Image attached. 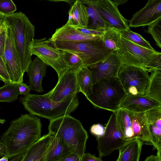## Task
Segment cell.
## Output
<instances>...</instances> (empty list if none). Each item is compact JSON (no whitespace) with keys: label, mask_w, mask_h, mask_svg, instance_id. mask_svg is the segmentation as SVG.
<instances>
[{"label":"cell","mask_w":161,"mask_h":161,"mask_svg":"<svg viewBox=\"0 0 161 161\" xmlns=\"http://www.w3.org/2000/svg\"><path fill=\"white\" fill-rule=\"evenodd\" d=\"M42 124L40 118L31 114H21L12 120L2 135L7 158L22 154L41 137Z\"/></svg>","instance_id":"cell-1"},{"label":"cell","mask_w":161,"mask_h":161,"mask_svg":"<svg viewBox=\"0 0 161 161\" xmlns=\"http://www.w3.org/2000/svg\"><path fill=\"white\" fill-rule=\"evenodd\" d=\"M75 94L60 102L51 100L47 94H29L21 97L20 102L30 114L49 120L60 117L69 115L78 107L79 97Z\"/></svg>","instance_id":"cell-2"},{"label":"cell","mask_w":161,"mask_h":161,"mask_svg":"<svg viewBox=\"0 0 161 161\" xmlns=\"http://www.w3.org/2000/svg\"><path fill=\"white\" fill-rule=\"evenodd\" d=\"M49 133L61 139L71 151L82 158L85 153L88 135L81 123L69 115L50 120Z\"/></svg>","instance_id":"cell-3"},{"label":"cell","mask_w":161,"mask_h":161,"mask_svg":"<svg viewBox=\"0 0 161 161\" xmlns=\"http://www.w3.org/2000/svg\"><path fill=\"white\" fill-rule=\"evenodd\" d=\"M4 20L11 27L23 73L27 72L32 60L31 47L34 39L35 27L22 12L5 15Z\"/></svg>","instance_id":"cell-4"},{"label":"cell","mask_w":161,"mask_h":161,"mask_svg":"<svg viewBox=\"0 0 161 161\" xmlns=\"http://www.w3.org/2000/svg\"><path fill=\"white\" fill-rule=\"evenodd\" d=\"M127 95L117 76L94 84L92 94L86 98L94 108L113 112L119 109L121 103Z\"/></svg>","instance_id":"cell-5"},{"label":"cell","mask_w":161,"mask_h":161,"mask_svg":"<svg viewBox=\"0 0 161 161\" xmlns=\"http://www.w3.org/2000/svg\"><path fill=\"white\" fill-rule=\"evenodd\" d=\"M118 53L123 64L142 68L148 72L161 70V53L139 46L121 36Z\"/></svg>","instance_id":"cell-6"},{"label":"cell","mask_w":161,"mask_h":161,"mask_svg":"<svg viewBox=\"0 0 161 161\" xmlns=\"http://www.w3.org/2000/svg\"><path fill=\"white\" fill-rule=\"evenodd\" d=\"M52 43L58 50L76 54L81 59L84 66L87 67L105 59L112 53L103 46L101 36L97 39L86 42Z\"/></svg>","instance_id":"cell-7"},{"label":"cell","mask_w":161,"mask_h":161,"mask_svg":"<svg viewBox=\"0 0 161 161\" xmlns=\"http://www.w3.org/2000/svg\"><path fill=\"white\" fill-rule=\"evenodd\" d=\"M99 157L110 155L127 141L116 120V112H113L105 127L104 133L96 137Z\"/></svg>","instance_id":"cell-8"},{"label":"cell","mask_w":161,"mask_h":161,"mask_svg":"<svg viewBox=\"0 0 161 161\" xmlns=\"http://www.w3.org/2000/svg\"><path fill=\"white\" fill-rule=\"evenodd\" d=\"M148 72L137 67L123 64L117 76L127 95H145Z\"/></svg>","instance_id":"cell-9"},{"label":"cell","mask_w":161,"mask_h":161,"mask_svg":"<svg viewBox=\"0 0 161 161\" xmlns=\"http://www.w3.org/2000/svg\"><path fill=\"white\" fill-rule=\"evenodd\" d=\"M31 55H35L47 65L53 68L58 77L67 69L61 50L56 49L46 38L33 39L31 47Z\"/></svg>","instance_id":"cell-10"},{"label":"cell","mask_w":161,"mask_h":161,"mask_svg":"<svg viewBox=\"0 0 161 161\" xmlns=\"http://www.w3.org/2000/svg\"><path fill=\"white\" fill-rule=\"evenodd\" d=\"M6 34L3 59L12 82L18 84L23 82V73L16 47L12 29L4 20Z\"/></svg>","instance_id":"cell-11"},{"label":"cell","mask_w":161,"mask_h":161,"mask_svg":"<svg viewBox=\"0 0 161 161\" xmlns=\"http://www.w3.org/2000/svg\"><path fill=\"white\" fill-rule=\"evenodd\" d=\"M84 4L93 6L104 21L111 27L120 31L130 30L128 21L119 11L117 5L112 0H80Z\"/></svg>","instance_id":"cell-12"},{"label":"cell","mask_w":161,"mask_h":161,"mask_svg":"<svg viewBox=\"0 0 161 161\" xmlns=\"http://www.w3.org/2000/svg\"><path fill=\"white\" fill-rule=\"evenodd\" d=\"M79 91L76 71L67 69L58 77L56 86L47 94L51 100L60 102Z\"/></svg>","instance_id":"cell-13"},{"label":"cell","mask_w":161,"mask_h":161,"mask_svg":"<svg viewBox=\"0 0 161 161\" xmlns=\"http://www.w3.org/2000/svg\"><path fill=\"white\" fill-rule=\"evenodd\" d=\"M123 64L122 60L116 50L111 53L105 59L87 68L91 71L94 84L103 79L117 76Z\"/></svg>","instance_id":"cell-14"},{"label":"cell","mask_w":161,"mask_h":161,"mask_svg":"<svg viewBox=\"0 0 161 161\" xmlns=\"http://www.w3.org/2000/svg\"><path fill=\"white\" fill-rule=\"evenodd\" d=\"M161 18V0H149L145 6L134 14L128 21L129 27L148 26Z\"/></svg>","instance_id":"cell-15"},{"label":"cell","mask_w":161,"mask_h":161,"mask_svg":"<svg viewBox=\"0 0 161 161\" xmlns=\"http://www.w3.org/2000/svg\"><path fill=\"white\" fill-rule=\"evenodd\" d=\"M53 136L45 135L22 154L14 156L9 161H46L45 155Z\"/></svg>","instance_id":"cell-16"},{"label":"cell","mask_w":161,"mask_h":161,"mask_svg":"<svg viewBox=\"0 0 161 161\" xmlns=\"http://www.w3.org/2000/svg\"><path fill=\"white\" fill-rule=\"evenodd\" d=\"M161 107V104L145 95H127L121 103L119 109L140 113Z\"/></svg>","instance_id":"cell-17"},{"label":"cell","mask_w":161,"mask_h":161,"mask_svg":"<svg viewBox=\"0 0 161 161\" xmlns=\"http://www.w3.org/2000/svg\"><path fill=\"white\" fill-rule=\"evenodd\" d=\"M101 36L82 34L66 23L61 27L56 29L52 37L48 40L52 42H80L97 39Z\"/></svg>","instance_id":"cell-18"},{"label":"cell","mask_w":161,"mask_h":161,"mask_svg":"<svg viewBox=\"0 0 161 161\" xmlns=\"http://www.w3.org/2000/svg\"><path fill=\"white\" fill-rule=\"evenodd\" d=\"M47 66L37 57L32 61L27 71L31 90L38 92L44 91L42 81L43 77L46 75Z\"/></svg>","instance_id":"cell-19"},{"label":"cell","mask_w":161,"mask_h":161,"mask_svg":"<svg viewBox=\"0 0 161 161\" xmlns=\"http://www.w3.org/2000/svg\"><path fill=\"white\" fill-rule=\"evenodd\" d=\"M150 132L157 150V155L161 156V107L150 109L145 112Z\"/></svg>","instance_id":"cell-20"},{"label":"cell","mask_w":161,"mask_h":161,"mask_svg":"<svg viewBox=\"0 0 161 161\" xmlns=\"http://www.w3.org/2000/svg\"><path fill=\"white\" fill-rule=\"evenodd\" d=\"M142 145V141L138 138L127 141L119 149V161H139Z\"/></svg>","instance_id":"cell-21"},{"label":"cell","mask_w":161,"mask_h":161,"mask_svg":"<svg viewBox=\"0 0 161 161\" xmlns=\"http://www.w3.org/2000/svg\"><path fill=\"white\" fill-rule=\"evenodd\" d=\"M67 23L70 26L87 27L89 21L87 8L80 0H77L72 5L69 12Z\"/></svg>","instance_id":"cell-22"},{"label":"cell","mask_w":161,"mask_h":161,"mask_svg":"<svg viewBox=\"0 0 161 161\" xmlns=\"http://www.w3.org/2000/svg\"><path fill=\"white\" fill-rule=\"evenodd\" d=\"M71 152L61 139L53 136L45 154L46 161H57Z\"/></svg>","instance_id":"cell-23"},{"label":"cell","mask_w":161,"mask_h":161,"mask_svg":"<svg viewBox=\"0 0 161 161\" xmlns=\"http://www.w3.org/2000/svg\"><path fill=\"white\" fill-rule=\"evenodd\" d=\"M76 75L79 92H82L86 97L91 95L94 84L90 70L84 66L76 71Z\"/></svg>","instance_id":"cell-24"},{"label":"cell","mask_w":161,"mask_h":161,"mask_svg":"<svg viewBox=\"0 0 161 161\" xmlns=\"http://www.w3.org/2000/svg\"><path fill=\"white\" fill-rule=\"evenodd\" d=\"M151 72L145 95L161 104V70Z\"/></svg>","instance_id":"cell-25"},{"label":"cell","mask_w":161,"mask_h":161,"mask_svg":"<svg viewBox=\"0 0 161 161\" xmlns=\"http://www.w3.org/2000/svg\"><path fill=\"white\" fill-rule=\"evenodd\" d=\"M101 38L103 46L108 51L113 52L118 50V44L121 38L120 31L111 27L107 28Z\"/></svg>","instance_id":"cell-26"},{"label":"cell","mask_w":161,"mask_h":161,"mask_svg":"<svg viewBox=\"0 0 161 161\" xmlns=\"http://www.w3.org/2000/svg\"><path fill=\"white\" fill-rule=\"evenodd\" d=\"M19 94L18 84L11 82L0 87V102L11 103L16 100Z\"/></svg>","instance_id":"cell-27"},{"label":"cell","mask_w":161,"mask_h":161,"mask_svg":"<svg viewBox=\"0 0 161 161\" xmlns=\"http://www.w3.org/2000/svg\"><path fill=\"white\" fill-rule=\"evenodd\" d=\"M87 10L91 23L87 27L91 29H105L111 27L101 17L96 8L93 6L88 5ZM112 28V27H111Z\"/></svg>","instance_id":"cell-28"},{"label":"cell","mask_w":161,"mask_h":161,"mask_svg":"<svg viewBox=\"0 0 161 161\" xmlns=\"http://www.w3.org/2000/svg\"><path fill=\"white\" fill-rule=\"evenodd\" d=\"M121 36L127 40L142 47L154 50L148 41L145 40L140 35L131 31H120Z\"/></svg>","instance_id":"cell-29"},{"label":"cell","mask_w":161,"mask_h":161,"mask_svg":"<svg viewBox=\"0 0 161 161\" xmlns=\"http://www.w3.org/2000/svg\"><path fill=\"white\" fill-rule=\"evenodd\" d=\"M61 51L64 61L67 69L76 71L84 66L81 59L76 54L67 51Z\"/></svg>","instance_id":"cell-30"},{"label":"cell","mask_w":161,"mask_h":161,"mask_svg":"<svg viewBox=\"0 0 161 161\" xmlns=\"http://www.w3.org/2000/svg\"><path fill=\"white\" fill-rule=\"evenodd\" d=\"M144 32L151 35L156 45L161 48V18L149 25L148 29L145 30Z\"/></svg>","instance_id":"cell-31"},{"label":"cell","mask_w":161,"mask_h":161,"mask_svg":"<svg viewBox=\"0 0 161 161\" xmlns=\"http://www.w3.org/2000/svg\"><path fill=\"white\" fill-rule=\"evenodd\" d=\"M16 9V6L12 0H0V12L4 15L12 14Z\"/></svg>","instance_id":"cell-32"},{"label":"cell","mask_w":161,"mask_h":161,"mask_svg":"<svg viewBox=\"0 0 161 161\" xmlns=\"http://www.w3.org/2000/svg\"><path fill=\"white\" fill-rule=\"evenodd\" d=\"M80 33L86 35L101 36L105 29L89 28L78 25L71 26Z\"/></svg>","instance_id":"cell-33"},{"label":"cell","mask_w":161,"mask_h":161,"mask_svg":"<svg viewBox=\"0 0 161 161\" xmlns=\"http://www.w3.org/2000/svg\"><path fill=\"white\" fill-rule=\"evenodd\" d=\"M0 80L5 83L11 82L10 76L4 60L0 56Z\"/></svg>","instance_id":"cell-34"},{"label":"cell","mask_w":161,"mask_h":161,"mask_svg":"<svg viewBox=\"0 0 161 161\" xmlns=\"http://www.w3.org/2000/svg\"><path fill=\"white\" fill-rule=\"evenodd\" d=\"M104 130L105 127L100 124H93L90 129L91 133L97 137L102 136L104 133Z\"/></svg>","instance_id":"cell-35"},{"label":"cell","mask_w":161,"mask_h":161,"mask_svg":"<svg viewBox=\"0 0 161 161\" xmlns=\"http://www.w3.org/2000/svg\"><path fill=\"white\" fill-rule=\"evenodd\" d=\"M18 86L19 94L23 95L25 96L30 94L31 89L29 86L23 82L18 84Z\"/></svg>","instance_id":"cell-36"},{"label":"cell","mask_w":161,"mask_h":161,"mask_svg":"<svg viewBox=\"0 0 161 161\" xmlns=\"http://www.w3.org/2000/svg\"><path fill=\"white\" fill-rule=\"evenodd\" d=\"M57 161H81V158L71 152Z\"/></svg>","instance_id":"cell-37"},{"label":"cell","mask_w":161,"mask_h":161,"mask_svg":"<svg viewBox=\"0 0 161 161\" xmlns=\"http://www.w3.org/2000/svg\"><path fill=\"white\" fill-rule=\"evenodd\" d=\"M5 36L6 34L4 28V30L0 34V56L3 59V53L5 43Z\"/></svg>","instance_id":"cell-38"},{"label":"cell","mask_w":161,"mask_h":161,"mask_svg":"<svg viewBox=\"0 0 161 161\" xmlns=\"http://www.w3.org/2000/svg\"><path fill=\"white\" fill-rule=\"evenodd\" d=\"M81 161H103L101 158L97 157L90 153H84L81 158Z\"/></svg>","instance_id":"cell-39"},{"label":"cell","mask_w":161,"mask_h":161,"mask_svg":"<svg viewBox=\"0 0 161 161\" xmlns=\"http://www.w3.org/2000/svg\"><path fill=\"white\" fill-rule=\"evenodd\" d=\"M7 154L3 144L0 142V157H7Z\"/></svg>","instance_id":"cell-40"},{"label":"cell","mask_w":161,"mask_h":161,"mask_svg":"<svg viewBox=\"0 0 161 161\" xmlns=\"http://www.w3.org/2000/svg\"><path fill=\"white\" fill-rule=\"evenodd\" d=\"M144 161H161V158L157 155H152L147 157Z\"/></svg>","instance_id":"cell-41"},{"label":"cell","mask_w":161,"mask_h":161,"mask_svg":"<svg viewBox=\"0 0 161 161\" xmlns=\"http://www.w3.org/2000/svg\"><path fill=\"white\" fill-rule=\"evenodd\" d=\"M112 1L118 6L119 5H123L128 1L126 0H114Z\"/></svg>","instance_id":"cell-42"},{"label":"cell","mask_w":161,"mask_h":161,"mask_svg":"<svg viewBox=\"0 0 161 161\" xmlns=\"http://www.w3.org/2000/svg\"><path fill=\"white\" fill-rule=\"evenodd\" d=\"M4 21L3 23V24L1 25H0V34L1 33L2 31L4 29Z\"/></svg>","instance_id":"cell-43"},{"label":"cell","mask_w":161,"mask_h":161,"mask_svg":"<svg viewBox=\"0 0 161 161\" xmlns=\"http://www.w3.org/2000/svg\"><path fill=\"white\" fill-rule=\"evenodd\" d=\"M0 161H8V158L6 157H4L0 159Z\"/></svg>","instance_id":"cell-44"},{"label":"cell","mask_w":161,"mask_h":161,"mask_svg":"<svg viewBox=\"0 0 161 161\" xmlns=\"http://www.w3.org/2000/svg\"><path fill=\"white\" fill-rule=\"evenodd\" d=\"M4 21L3 18L0 16V25H2Z\"/></svg>","instance_id":"cell-45"},{"label":"cell","mask_w":161,"mask_h":161,"mask_svg":"<svg viewBox=\"0 0 161 161\" xmlns=\"http://www.w3.org/2000/svg\"><path fill=\"white\" fill-rule=\"evenodd\" d=\"M6 122V120L5 119H0V124H4Z\"/></svg>","instance_id":"cell-46"},{"label":"cell","mask_w":161,"mask_h":161,"mask_svg":"<svg viewBox=\"0 0 161 161\" xmlns=\"http://www.w3.org/2000/svg\"><path fill=\"white\" fill-rule=\"evenodd\" d=\"M5 16L2 13H1L0 12V16L3 17V18L4 16Z\"/></svg>","instance_id":"cell-47"},{"label":"cell","mask_w":161,"mask_h":161,"mask_svg":"<svg viewBox=\"0 0 161 161\" xmlns=\"http://www.w3.org/2000/svg\"><path fill=\"white\" fill-rule=\"evenodd\" d=\"M119 158H117V160L116 161H119Z\"/></svg>","instance_id":"cell-48"}]
</instances>
